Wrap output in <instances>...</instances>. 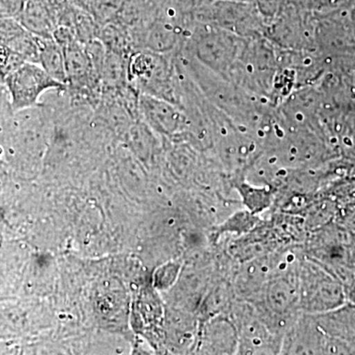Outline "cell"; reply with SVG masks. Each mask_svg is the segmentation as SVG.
I'll list each match as a JSON object with an SVG mask.
<instances>
[{"mask_svg":"<svg viewBox=\"0 0 355 355\" xmlns=\"http://www.w3.org/2000/svg\"><path fill=\"white\" fill-rule=\"evenodd\" d=\"M298 275L299 304L306 314H321L347 302L342 280L320 263H302Z\"/></svg>","mask_w":355,"mask_h":355,"instance_id":"6da1fadb","label":"cell"},{"mask_svg":"<svg viewBox=\"0 0 355 355\" xmlns=\"http://www.w3.org/2000/svg\"><path fill=\"white\" fill-rule=\"evenodd\" d=\"M12 113L36 108L44 92L64 88V84L53 78L39 64L26 62L4 79Z\"/></svg>","mask_w":355,"mask_h":355,"instance_id":"7a4b0ae2","label":"cell"},{"mask_svg":"<svg viewBox=\"0 0 355 355\" xmlns=\"http://www.w3.org/2000/svg\"><path fill=\"white\" fill-rule=\"evenodd\" d=\"M300 300L298 272H289L287 266L284 272L275 273L268 280L265 288V301L270 312L286 315Z\"/></svg>","mask_w":355,"mask_h":355,"instance_id":"3957f363","label":"cell"},{"mask_svg":"<svg viewBox=\"0 0 355 355\" xmlns=\"http://www.w3.org/2000/svg\"><path fill=\"white\" fill-rule=\"evenodd\" d=\"M320 330L343 343L355 354V304L345 302L336 309L312 315Z\"/></svg>","mask_w":355,"mask_h":355,"instance_id":"277c9868","label":"cell"},{"mask_svg":"<svg viewBox=\"0 0 355 355\" xmlns=\"http://www.w3.org/2000/svg\"><path fill=\"white\" fill-rule=\"evenodd\" d=\"M60 46L64 51L67 83L76 87L86 86L95 70L87 50L72 39Z\"/></svg>","mask_w":355,"mask_h":355,"instance_id":"5b68a950","label":"cell"},{"mask_svg":"<svg viewBox=\"0 0 355 355\" xmlns=\"http://www.w3.org/2000/svg\"><path fill=\"white\" fill-rule=\"evenodd\" d=\"M140 109L149 123L165 132L174 130L181 121V114L175 107L153 95L141 96Z\"/></svg>","mask_w":355,"mask_h":355,"instance_id":"8992f818","label":"cell"},{"mask_svg":"<svg viewBox=\"0 0 355 355\" xmlns=\"http://www.w3.org/2000/svg\"><path fill=\"white\" fill-rule=\"evenodd\" d=\"M275 345L272 336L266 327L253 320L244 324L238 340L237 352L246 354H275Z\"/></svg>","mask_w":355,"mask_h":355,"instance_id":"52a82bcc","label":"cell"},{"mask_svg":"<svg viewBox=\"0 0 355 355\" xmlns=\"http://www.w3.org/2000/svg\"><path fill=\"white\" fill-rule=\"evenodd\" d=\"M37 41L39 44V64L53 78L65 85L67 76L62 46L51 36H37Z\"/></svg>","mask_w":355,"mask_h":355,"instance_id":"ba28073f","label":"cell"},{"mask_svg":"<svg viewBox=\"0 0 355 355\" xmlns=\"http://www.w3.org/2000/svg\"><path fill=\"white\" fill-rule=\"evenodd\" d=\"M270 261L266 260L247 263L238 275L236 289L245 296L256 293L270 279Z\"/></svg>","mask_w":355,"mask_h":355,"instance_id":"9c48e42d","label":"cell"},{"mask_svg":"<svg viewBox=\"0 0 355 355\" xmlns=\"http://www.w3.org/2000/svg\"><path fill=\"white\" fill-rule=\"evenodd\" d=\"M17 19L28 31L40 37L51 36L50 22L44 7L37 0H25Z\"/></svg>","mask_w":355,"mask_h":355,"instance_id":"30bf717a","label":"cell"},{"mask_svg":"<svg viewBox=\"0 0 355 355\" xmlns=\"http://www.w3.org/2000/svg\"><path fill=\"white\" fill-rule=\"evenodd\" d=\"M125 76L123 62L116 53L105 55L104 62L101 69V77L105 84L109 87H116L123 83Z\"/></svg>","mask_w":355,"mask_h":355,"instance_id":"8fae6325","label":"cell"},{"mask_svg":"<svg viewBox=\"0 0 355 355\" xmlns=\"http://www.w3.org/2000/svg\"><path fill=\"white\" fill-rule=\"evenodd\" d=\"M24 62L26 60L20 55L0 43V83H3L4 79Z\"/></svg>","mask_w":355,"mask_h":355,"instance_id":"7c38bea8","label":"cell"},{"mask_svg":"<svg viewBox=\"0 0 355 355\" xmlns=\"http://www.w3.org/2000/svg\"><path fill=\"white\" fill-rule=\"evenodd\" d=\"M27 29L21 24L19 20L10 16H0V43L6 44L12 43L14 40L24 34Z\"/></svg>","mask_w":355,"mask_h":355,"instance_id":"4fadbf2b","label":"cell"},{"mask_svg":"<svg viewBox=\"0 0 355 355\" xmlns=\"http://www.w3.org/2000/svg\"><path fill=\"white\" fill-rule=\"evenodd\" d=\"M173 34L164 28H155L149 35L148 46L153 51H166L174 43Z\"/></svg>","mask_w":355,"mask_h":355,"instance_id":"5bb4252c","label":"cell"},{"mask_svg":"<svg viewBox=\"0 0 355 355\" xmlns=\"http://www.w3.org/2000/svg\"><path fill=\"white\" fill-rule=\"evenodd\" d=\"M24 2L25 0H0V16L17 18Z\"/></svg>","mask_w":355,"mask_h":355,"instance_id":"9a60e30c","label":"cell"},{"mask_svg":"<svg viewBox=\"0 0 355 355\" xmlns=\"http://www.w3.org/2000/svg\"><path fill=\"white\" fill-rule=\"evenodd\" d=\"M343 223L345 227L355 231V205H349L343 209L342 216Z\"/></svg>","mask_w":355,"mask_h":355,"instance_id":"2e32d148","label":"cell"},{"mask_svg":"<svg viewBox=\"0 0 355 355\" xmlns=\"http://www.w3.org/2000/svg\"><path fill=\"white\" fill-rule=\"evenodd\" d=\"M123 3V0H99L100 10L106 15L116 12Z\"/></svg>","mask_w":355,"mask_h":355,"instance_id":"e0dca14e","label":"cell"},{"mask_svg":"<svg viewBox=\"0 0 355 355\" xmlns=\"http://www.w3.org/2000/svg\"><path fill=\"white\" fill-rule=\"evenodd\" d=\"M282 0H258L259 7L266 14H272L279 9Z\"/></svg>","mask_w":355,"mask_h":355,"instance_id":"ac0fdd59","label":"cell"},{"mask_svg":"<svg viewBox=\"0 0 355 355\" xmlns=\"http://www.w3.org/2000/svg\"><path fill=\"white\" fill-rule=\"evenodd\" d=\"M347 302L355 304V275L345 284Z\"/></svg>","mask_w":355,"mask_h":355,"instance_id":"d6986e66","label":"cell"},{"mask_svg":"<svg viewBox=\"0 0 355 355\" xmlns=\"http://www.w3.org/2000/svg\"><path fill=\"white\" fill-rule=\"evenodd\" d=\"M245 1H249V0H245Z\"/></svg>","mask_w":355,"mask_h":355,"instance_id":"ffe728a7","label":"cell"}]
</instances>
